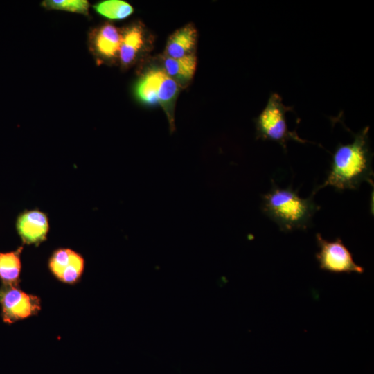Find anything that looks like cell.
Wrapping results in <instances>:
<instances>
[{"instance_id": "cell-1", "label": "cell", "mask_w": 374, "mask_h": 374, "mask_svg": "<svg viewBox=\"0 0 374 374\" xmlns=\"http://www.w3.org/2000/svg\"><path fill=\"white\" fill-rule=\"evenodd\" d=\"M369 127H365L353 136L347 144L339 143L333 154L330 169L324 182L317 187L332 186L336 190H355L364 181H371L373 175L371 152L368 140Z\"/></svg>"}, {"instance_id": "cell-2", "label": "cell", "mask_w": 374, "mask_h": 374, "mask_svg": "<svg viewBox=\"0 0 374 374\" xmlns=\"http://www.w3.org/2000/svg\"><path fill=\"white\" fill-rule=\"evenodd\" d=\"M313 195L302 198L292 188H280L273 181L271 189L262 196L261 208L283 231L306 229L320 208Z\"/></svg>"}, {"instance_id": "cell-3", "label": "cell", "mask_w": 374, "mask_h": 374, "mask_svg": "<svg viewBox=\"0 0 374 374\" xmlns=\"http://www.w3.org/2000/svg\"><path fill=\"white\" fill-rule=\"evenodd\" d=\"M292 110V107L283 103L278 93H271L265 107L255 119L256 138L276 142L285 151L287 142L290 140L305 143L295 131L288 129L286 113Z\"/></svg>"}, {"instance_id": "cell-4", "label": "cell", "mask_w": 374, "mask_h": 374, "mask_svg": "<svg viewBox=\"0 0 374 374\" xmlns=\"http://www.w3.org/2000/svg\"><path fill=\"white\" fill-rule=\"evenodd\" d=\"M0 305L2 319L8 324L37 315L41 310L39 297L10 285L0 287Z\"/></svg>"}, {"instance_id": "cell-5", "label": "cell", "mask_w": 374, "mask_h": 374, "mask_svg": "<svg viewBox=\"0 0 374 374\" xmlns=\"http://www.w3.org/2000/svg\"><path fill=\"white\" fill-rule=\"evenodd\" d=\"M316 239L319 248L316 258L320 269L332 273L364 272V268L354 262L351 253L339 238L329 241L317 233Z\"/></svg>"}, {"instance_id": "cell-6", "label": "cell", "mask_w": 374, "mask_h": 374, "mask_svg": "<svg viewBox=\"0 0 374 374\" xmlns=\"http://www.w3.org/2000/svg\"><path fill=\"white\" fill-rule=\"evenodd\" d=\"M48 267L59 281L74 285L78 283L84 270L83 256L70 248H58L49 257Z\"/></svg>"}, {"instance_id": "cell-7", "label": "cell", "mask_w": 374, "mask_h": 374, "mask_svg": "<svg viewBox=\"0 0 374 374\" xmlns=\"http://www.w3.org/2000/svg\"><path fill=\"white\" fill-rule=\"evenodd\" d=\"M16 229L23 244L39 246L47 239L48 215L38 208L25 210L17 217Z\"/></svg>"}, {"instance_id": "cell-8", "label": "cell", "mask_w": 374, "mask_h": 374, "mask_svg": "<svg viewBox=\"0 0 374 374\" xmlns=\"http://www.w3.org/2000/svg\"><path fill=\"white\" fill-rule=\"evenodd\" d=\"M142 78L146 82L152 96L166 109L171 128L174 127L170 107L179 91L177 82L165 71L159 69L150 70Z\"/></svg>"}, {"instance_id": "cell-9", "label": "cell", "mask_w": 374, "mask_h": 374, "mask_svg": "<svg viewBox=\"0 0 374 374\" xmlns=\"http://www.w3.org/2000/svg\"><path fill=\"white\" fill-rule=\"evenodd\" d=\"M122 33L114 25L105 24L93 30L90 36L92 50L97 55L111 59L119 53Z\"/></svg>"}, {"instance_id": "cell-10", "label": "cell", "mask_w": 374, "mask_h": 374, "mask_svg": "<svg viewBox=\"0 0 374 374\" xmlns=\"http://www.w3.org/2000/svg\"><path fill=\"white\" fill-rule=\"evenodd\" d=\"M197 30L194 26L188 24L176 30L169 38L166 54L172 58H180L193 53L197 42Z\"/></svg>"}, {"instance_id": "cell-11", "label": "cell", "mask_w": 374, "mask_h": 374, "mask_svg": "<svg viewBox=\"0 0 374 374\" xmlns=\"http://www.w3.org/2000/svg\"><path fill=\"white\" fill-rule=\"evenodd\" d=\"M23 246L9 252H0V280L2 284L19 286Z\"/></svg>"}, {"instance_id": "cell-12", "label": "cell", "mask_w": 374, "mask_h": 374, "mask_svg": "<svg viewBox=\"0 0 374 374\" xmlns=\"http://www.w3.org/2000/svg\"><path fill=\"white\" fill-rule=\"evenodd\" d=\"M143 31L139 26H132L122 33L121 44L119 50L122 65H130L135 59L143 44Z\"/></svg>"}, {"instance_id": "cell-13", "label": "cell", "mask_w": 374, "mask_h": 374, "mask_svg": "<svg viewBox=\"0 0 374 374\" xmlns=\"http://www.w3.org/2000/svg\"><path fill=\"white\" fill-rule=\"evenodd\" d=\"M163 64L165 72L174 80H190L196 70L197 57L193 53L180 58L167 57Z\"/></svg>"}, {"instance_id": "cell-14", "label": "cell", "mask_w": 374, "mask_h": 374, "mask_svg": "<svg viewBox=\"0 0 374 374\" xmlns=\"http://www.w3.org/2000/svg\"><path fill=\"white\" fill-rule=\"evenodd\" d=\"M96 11L109 19H123L134 11L132 6L122 0H107L96 4Z\"/></svg>"}, {"instance_id": "cell-15", "label": "cell", "mask_w": 374, "mask_h": 374, "mask_svg": "<svg viewBox=\"0 0 374 374\" xmlns=\"http://www.w3.org/2000/svg\"><path fill=\"white\" fill-rule=\"evenodd\" d=\"M42 4L47 9L62 10L84 15H87L89 10V2L85 0H46Z\"/></svg>"}]
</instances>
